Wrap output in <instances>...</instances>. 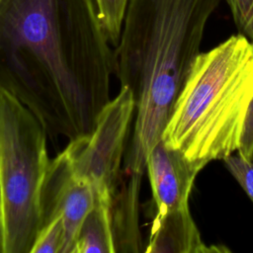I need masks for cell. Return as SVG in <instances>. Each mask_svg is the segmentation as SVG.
Returning <instances> with one entry per match:
<instances>
[{
  "label": "cell",
  "instance_id": "cell-3",
  "mask_svg": "<svg viewBox=\"0 0 253 253\" xmlns=\"http://www.w3.org/2000/svg\"><path fill=\"white\" fill-rule=\"evenodd\" d=\"M253 98V43L233 35L200 52L177 98L162 140L205 167L237 151Z\"/></svg>",
  "mask_w": 253,
  "mask_h": 253
},
{
  "label": "cell",
  "instance_id": "cell-9",
  "mask_svg": "<svg viewBox=\"0 0 253 253\" xmlns=\"http://www.w3.org/2000/svg\"><path fill=\"white\" fill-rule=\"evenodd\" d=\"M140 187L121 178L111 205L115 252H139L142 239L139 231Z\"/></svg>",
  "mask_w": 253,
  "mask_h": 253
},
{
  "label": "cell",
  "instance_id": "cell-7",
  "mask_svg": "<svg viewBox=\"0 0 253 253\" xmlns=\"http://www.w3.org/2000/svg\"><path fill=\"white\" fill-rule=\"evenodd\" d=\"M203 168L161 139L149 153L146 162L156 213L189 206L194 181Z\"/></svg>",
  "mask_w": 253,
  "mask_h": 253
},
{
  "label": "cell",
  "instance_id": "cell-14",
  "mask_svg": "<svg viewBox=\"0 0 253 253\" xmlns=\"http://www.w3.org/2000/svg\"><path fill=\"white\" fill-rule=\"evenodd\" d=\"M239 34L253 43V0H225Z\"/></svg>",
  "mask_w": 253,
  "mask_h": 253
},
{
  "label": "cell",
  "instance_id": "cell-6",
  "mask_svg": "<svg viewBox=\"0 0 253 253\" xmlns=\"http://www.w3.org/2000/svg\"><path fill=\"white\" fill-rule=\"evenodd\" d=\"M94 201L92 186L74 174L65 151H58L50 160L43 183L42 226L57 216L62 217L64 239L61 253H73L79 228Z\"/></svg>",
  "mask_w": 253,
  "mask_h": 253
},
{
  "label": "cell",
  "instance_id": "cell-16",
  "mask_svg": "<svg viewBox=\"0 0 253 253\" xmlns=\"http://www.w3.org/2000/svg\"><path fill=\"white\" fill-rule=\"evenodd\" d=\"M2 247V202H1V193H0V253Z\"/></svg>",
  "mask_w": 253,
  "mask_h": 253
},
{
  "label": "cell",
  "instance_id": "cell-2",
  "mask_svg": "<svg viewBox=\"0 0 253 253\" xmlns=\"http://www.w3.org/2000/svg\"><path fill=\"white\" fill-rule=\"evenodd\" d=\"M220 0H128L115 75L132 93L135 111L123 176L141 182L177 98L200 53L206 25Z\"/></svg>",
  "mask_w": 253,
  "mask_h": 253
},
{
  "label": "cell",
  "instance_id": "cell-8",
  "mask_svg": "<svg viewBox=\"0 0 253 253\" xmlns=\"http://www.w3.org/2000/svg\"><path fill=\"white\" fill-rule=\"evenodd\" d=\"M222 252L217 246H207L191 215L189 206L156 213L152 221L147 253Z\"/></svg>",
  "mask_w": 253,
  "mask_h": 253
},
{
  "label": "cell",
  "instance_id": "cell-10",
  "mask_svg": "<svg viewBox=\"0 0 253 253\" xmlns=\"http://www.w3.org/2000/svg\"><path fill=\"white\" fill-rule=\"evenodd\" d=\"M112 199L95 196L93 207L85 216L73 253H114L111 213Z\"/></svg>",
  "mask_w": 253,
  "mask_h": 253
},
{
  "label": "cell",
  "instance_id": "cell-5",
  "mask_svg": "<svg viewBox=\"0 0 253 253\" xmlns=\"http://www.w3.org/2000/svg\"><path fill=\"white\" fill-rule=\"evenodd\" d=\"M134 111L131 91L121 86L102 108L92 131L63 148L74 174L92 186L95 196L113 199L120 184Z\"/></svg>",
  "mask_w": 253,
  "mask_h": 253
},
{
  "label": "cell",
  "instance_id": "cell-11",
  "mask_svg": "<svg viewBox=\"0 0 253 253\" xmlns=\"http://www.w3.org/2000/svg\"><path fill=\"white\" fill-rule=\"evenodd\" d=\"M104 33L115 48L122 33L128 0H93Z\"/></svg>",
  "mask_w": 253,
  "mask_h": 253
},
{
  "label": "cell",
  "instance_id": "cell-13",
  "mask_svg": "<svg viewBox=\"0 0 253 253\" xmlns=\"http://www.w3.org/2000/svg\"><path fill=\"white\" fill-rule=\"evenodd\" d=\"M222 160L226 169L253 203V159H247L238 151H234Z\"/></svg>",
  "mask_w": 253,
  "mask_h": 253
},
{
  "label": "cell",
  "instance_id": "cell-1",
  "mask_svg": "<svg viewBox=\"0 0 253 253\" xmlns=\"http://www.w3.org/2000/svg\"><path fill=\"white\" fill-rule=\"evenodd\" d=\"M113 75L114 47L93 0H0V88L54 145L92 131Z\"/></svg>",
  "mask_w": 253,
  "mask_h": 253
},
{
  "label": "cell",
  "instance_id": "cell-12",
  "mask_svg": "<svg viewBox=\"0 0 253 253\" xmlns=\"http://www.w3.org/2000/svg\"><path fill=\"white\" fill-rule=\"evenodd\" d=\"M64 239L62 217L57 216L42 226L31 253H61Z\"/></svg>",
  "mask_w": 253,
  "mask_h": 253
},
{
  "label": "cell",
  "instance_id": "cell-15",
  "mask_svg": "<svg viewBox=\"0 0 253 253\" xmlns=\"http://www.w3.org/2000/svg\"><path fill=\"white\" fill-rule=\"evenodd\" d=\"M237 151L245 158L253 159V98L247 110Z\"/></svg>",
  "mask_w": 253,
  "mask_h": 253
},
{
  "label": "cell",
  "instance_id": "cell-4",
  "mask_svg": "<svg viewBox=\"0 0 253 253\" xmlns=\"http://www.w3.org/2000/svg\"><path fill=\"white\" fill-rule=\"evenodd\" d=\"M39 119L0 88L1 253H31L42 227V194L50 163Z\"/></svg>",
  "mask_w": 253,
  "mask_h": 253
}]
</instances>
